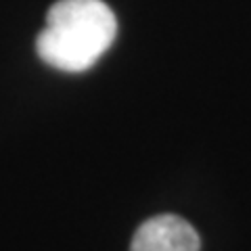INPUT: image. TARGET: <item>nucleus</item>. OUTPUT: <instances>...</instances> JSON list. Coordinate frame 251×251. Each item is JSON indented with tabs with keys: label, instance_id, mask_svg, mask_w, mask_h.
I'll return each mask as SVG.
<instances>
[{
	"label": "nucleus",
	"instance_id": "obj_1",
	"mask_svg": "<svg viewBox=\"0 0 251 251\" xmlns=\"http://www.w3.org/2000/svg\"><path fill=\"white\" fill-rule=\"evenodd\" d=\"M115 36L117 19L103 0H59L46 13L36 50L46 65L80 74L103 57Z\"/></svg>",
	"mask_w": 251,
	"mask_h": 251
},
{
	"label": "nucleus",
	"instance_id": "obj_2",
	"mask_svg": "<svg viewBox=\"0 0 251 251\" xmlns=\"http://www.w3.org/2000/svg\"><path fill=\"white\" fill-rule=\"evenodd\" d=\"M201 239L184 218L161 214L138 226L130 251H199Z\"/></svg>",
	"mask_w": 251,
	"mask_h": 251
}]
</instances>
